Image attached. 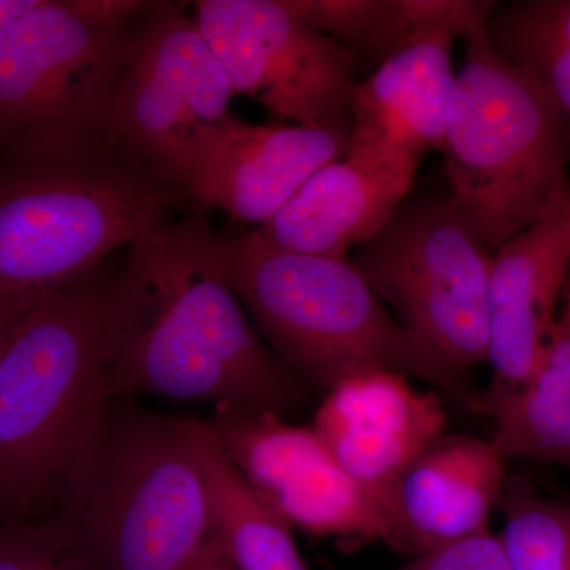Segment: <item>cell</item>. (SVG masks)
<instances>
[{
  "label": "cell",
  "instance_id": "obj_25",
  "mask_svg": "<svg viewBox=\"0 0 570 570\" xmlns=\"http://www.w3.org/2000/svg\"><path fill=\"white\" fill-rule=\"evenodd\" d=\"M75 18L105 31L134 28L145 20L157 2L148 0H63Z\"/></svg>",
  "mask_w": 570,
  "mask_h": 570
},
{
  "label": "cell",
  "instance_id": "obj_14",
  "mask_svg": "<svg viewBox=\"0 0 570 570\" xmlns=\"http://www.w3.org/2000/svg\"><path fill=\"white\" fill-rule=\"evenodd\" d=\"M351 135L352 122L309 129L232 115L198 156L186 197L261 227L311 176L347 156Z\"/></svg>",
  "mask_w": 570,
  "mask_h": 570
},
{
  "label": "cell",
  "instance_id": "obj_1",
  "mask_svg": "<svg viewBox=\"0 0 570 570\" xmlns=\"http://www.w3.org/2000/svg\"><path fill=\"white\" fill-rule=\"evenodd\" d=\"M204 216L164 219L130 243L107 296L108 400L156 395L291 414L307 400L250 326Z\"/></svg>",
  "mask_w": 570,
  "mask_h": 570
},
{
  "label": "cell",
  "instance_id": "obj_6",
  "mask_svg": "<svg viewBox=\"0 0 570 570\" xmlns=\"http://www.w3.org/2000/svg\"><path fill=\"white\" fill-rule=\"evenodd\" d=\"M453 85L442 154L450 197L497 254L569 183L570 134L530 75L487 36H466Z\"/></svg>",
  "mask_w": 570,
  "mask_h": 570
},
{
  "label": "cell",
  "instance_id": "obj_24",
  "mask_svg": "<svg viewBox=\"0 0 570 570\" xmlns=\"http://www.w3.org/2000/svg\"><path fill=\"white\" fill-rule=\"evenodd\" d=\"M414 570H510L499 535L490 530L423 553Z\"/></svg>",
  "mask_w": 570,
  "mask_h": 570
},
{
  "label": "cell",
  "instance_id": "obj_28",
  "mask_svg": "<svg viewBox=\"0 0 570 570\" xmlns=\"http://www.w3.org/2000/svg\"><path fill=\"white\" fill-rule=\"evenodd\" d=\"M17 325L11 324L9 318H6L0 314V351L6 347L7 341L10 340L11 333H13L14 326Z\"/></svg>",
  "mask_w": 570,
  "mask_h": 570
},
{
  "label": "cell",
  "instance_id": "obj_11",
  "mask_svg": "<svg viewBox=\"0 0 570 570\" xmlns=\"http://www.w3.org/2000/svg\"><path fill=\"white\" fill-rule=\"evenodd\" d=\"M214 409L209 422L225 455L292 528L393 547L387 504L344 471L313 426L258 409Z\"/></svg>",
  "mask_w": 570,
  "mask_h": 570
},
{
  "label": "cell",
  "instance_id": "obj_5",
  "mask_svg": "<svg viewBox=\"0 0 570 570\" xmlns=\"http://www.w3.org/2000/svg\"><path fill=\"white\" fill-rule=\"evenodd\" d=\"M105 266L41 298L0 351V482L26 512L50 498L107 403Z\"/></svg>",
  "mask_w": 570,
  "mask_h": 570
},
{
  "label": "cell",
  "instance_id": "obj_21",
  "mask_svg": "<svg viewBox=\"0 0 570 570\" xmlns=\"http://www.w3.org/2000/svg\"><path fill=\"white\" fill-rule=\"evenodd\" d=\"M295 20L379 63L445 20L441 0H279Z\"/></svg>",
  "mask_w": 570,
  "mask_h": 570
},
{
  "label": "cell",
  "instance_id": "obj_10",
  "mask_svg": "<svg viewBox=\"0 0 570 570\" xmlns=\"http://www.w3.org/2000/svg\"><path fill=\"white\" fill-rule=\"evenodd\" d=\"M193 10L235 96L309 129L352 122L358 55L346 45L302 24L279 0H198Z\"/></svg>",
  "mask_w": 570,
  "mask_h": 570
},
{
  "label": "cell",
  "instance_id": "obj_20",
  "mask_svg": "<svg viewBox=\"0 0 570 570\" xmlns=\"http://www.w3.org/2000/svg\"><path fill=\"white\" fill-rule=\"evenodd\" d=\"M485 31L549 96L570 134V0L497 2Z\"/></svg>",
  "mask_w": 570,
  "mask_h": 570
},
{
  "label": "cell",
  "instance_id": "obj_12",
  "mask_svg": "<svg viewBox=\"0 0 570 570\" xmlns=\"http://www.w3.org/2000/svg\"><path fill=\"white\" fill-rule=\"evenodd\" d=\"M570 268V181L493 255L489 281V404L520 389L538 366Z\"/></svg>",
  "mask_w": 570,
  "mask_h": 570
},
{
  "label": "cell",
  "instance_id": "obj_27",
  "mask_svg": "<svg viewBox=\"0 0 570 570\" xmlns=\"http://www.w3.org/2000/svg\"><path fill=\"white\" fill-rule=\"evenodd\" d=\"M189 570H236L235 566L232 564L230 558L225 553L223 543L213 535L209 540L208 546L202 551L200 557L194 562L193 568Z\"/></svg>",
  "mask_w": 570,
  "mask_h": 570
},
{
  "label": "cell",
  "instance_id": "obj_22",
  "mask_svg": "<svg viewBox=\"0 0 570 570\" xmlns=\"http://www.w3.org/2000/svg\"><path fill=\"white\" fill-rule=\"evenodd\" d=\"M499 540L510 570H570V502L515 489L502 494Z\"/></svg>",
  "mask_w": 570,
  "mask_h": 570
},
{
  "label": "cell",
  "instance_id": "obj_15",
  "mask_svg": "<svg viewBox=\"0 0 570 570\" xmlns=\"http://www.w3.org/2000/svg\"><path fill=\"white\" fill-rule=\"evenodd\" d=\"M459 33L430 29L409 39L365 82L352 102L346 159L365 165L420 160L441 151L455 71Z\"/></svg>",
  "mask_w": 570,
  "mask_h": 570
},
{
  "label": "cell",
  "instance_id": "obj_7",
  "mask_svg": "<svg viewBox=\"0 0 570 570\" xmlns=\"http://www.w3.org/2000/svg\"><path fill=\"white\" fill-rule=\"evenodd\" d=\"M491 261L444 195L407 197L351 262L404 330L471 376L487 362Z\"/></svg>",
  "mask_w": 570,
  "mask_h": 570
},
{
  "label": "cell",
  "instance_id": "obj_13",
  "mask_svg": "<svg viewBox=\"0 0 570 570\" xmlns=\"http://www.w3.org/2000/svg\"><path fill=\"white\" fill-rule=\"evenodd\" d=\"M444 401L404 374H358L325 393L313 430L344 471L389 508L401 475L448 434Z\"/></svg>",
  "mask_w": 570,
  "mask_h": 570
},
{
  "label": "cell",
  "instance_id": "obj_19",
  "mask_svg": "<svg viewBox=\"0 0 570 570\" xmlns=\"http://www.w3.org/2000/svg\"><path fill=\"white\" fill-rule=\"evenodd\" d=\"M491 441L508 459L539 461L570 471V325L558 317L534 373L489 404Z\"/></svg>",
  "mask_w": 570,
  "mask_h": 570
},
{
  "label": "cell",
  "instance_id": "obj_16",
  "mask_svg": "<svg viewBox=\"0 0 570 570\" xmlns=\"http://www.w3.org/2000/svg\"><path fill=\"white\" fill-rule=\"evenodd\" d=\"M491 439L445 434L401 475L389 499L393 549L426 553L489 530L505 489Z\"/></svg>",
  "mask_w": 570,
  "mask_h": 570
},
{
  "label": "cell",
  "instance_id": "obj_3",
  "mask_svg": "<svg viewBox=\"0 0 570 570\" xmlns=\"http://www.w3.org/2000/svg\"><path fill=\"white\" fill-rule=\"evenodd\" d=\"M225 276L258 333L307 387L328 392L358 374L419 379L482 414V392L393 317L352 262L291 253L257 230L217 236Z\"/></svg>",
  "mask_w": 570,
  "mask_h": 570
},
{
  "label": "cell",
  "instance_id": "obj_4",
  "mask_svg": "<svg viewBox=\"0 0 570 570\" xmlns=\"http://www.w3.org/2000/svg\"><path fill=\"white\" fill-rule=\"evenodd\" d=\"M50 498L99 570H189L214 535L189 417L104 404Z\"/></svg>",
  "mask_w": 570,
  "mask_h": 570
},
{
  "label": "cell",
  "instance_id": "obj_30",
  "mask_svg": "<svg viewBox=\"0 0 570 570\" xmlns=\"http://www.w3.org/2000/svg\"><path fill=\"white\" fill-rule=\"evenodd\" d=\"M0 505H6V493H3L2 482H0Z\"/></svg>",
  "mask_w": 570,
  "mask_h": 570
},
{
  "label": "cell",
  "instance_id": "obj_8",
  "mask_svg": "<svg viewBox=\"0 0 570 570\" xmlns=\"http://www.w3.org/2000/svg\"><path fill=\"white\" fill-rule=\"evenodd\" d=\"M234 86L179 3L157 2L135 29L105 137L186 197L194 165L230 118Z\"/></svg>",
  "mask_w": 570,
  "mask_h": 570
},
{
  "label": "cell",
  "instance_id": "obj_9",
  "mask_svg": "<svg viewBox=\"0 0 570 570\" xmlns=\"http://www.w3.org/2000/svg\"><path fill=\"white\" fill-rule=\"evenodd\" d=\"M137 26L91 28L40 0L0 43V151L105 135Z\"/></svg>",
  "mask_w": 570,
  "mask_h": 570
},
{
  "label": "cell",
  "instance_id": "obj_29",
  "mask_svg": "<svg viewBox=\"0 0 570 570\" xmlns=\"http://www.w3.org/2000/svg\"><path fill=\"white\" fill-rule=\"evenodd\" d=\"M560 318L562 321L568 322L570 325V268H569V276H568V283H566L564 288V307H562V313Z\"/></svg>",
  "mask_w": 570,
  "mask_h": 570
},
{
  "label": "cell",
  "instance_id": "obj_23",
  "mask_svg": "<svg viewBox=\"0 0 570 570\" xmlns=\"http://www.w3.org/2000/svg\"><path fill=\"white\" fill-rule=\"evenodd\" d=\"M0 570H99L88 550L58 521L0 527Z\"/></svg>",
  "mask_w": 570,
  "mask_h": 570
},
{
  "label": "cell",
  "instance_id": "obj_26",
  "mask_svg": "<svg viewBox=\"0 0 570 570\" xmlns=\"http://www.w3.org/2000/svg\"><path fill=\"white\" fill-rule=\"evenodd\" d=\"M40 0H0V43Z\"/></svg>",
  "mask_w": 570,
  "mask_h": 570
},
{
  "label": "cell",
  "instance_id": "obj_2",
  "mask_svg": "<svg viewBox=\"0 0 570 570\" xmlns=\"http://www.w3.org/2000/svg\"><path fill=\"white\" fill-rule=\"evenodd\" d=\"M183 198L107 137L0 151V314L102 268Z\"/></svg>",
  "mask_w": 570,
  "mask_h": 570
},
{
  "label": "cell",
  "instance_id": "obj_18",
  "mask_svg": "<svg viewBox=\"0 0 570 570\" xmlns=\"http://www.w3.org/2000/svg\"><path fill=\"white\" fill-rule=\"evenodd\" d=\"M208 491L214 534L236 570H307L294 528L249 485L225 455L209 420L189 417Z\"/></svg>",
  "mask_w": 570,
  "mask_h": 570
},
{
  "label": "cell",
  "instance_id": "obj_17",
  "mask_svg": "<svg viewBox=\"0 0 570 570\" xmlns=\"http://www.w3.org/2000/svg\"><path fill=\"white\" fill-rule=\"evenodd\" d=\"M420 160L365 165L346 157L322 167L264 225L269 245L291 253L346 261L365 245L406 200Z\"/></svg>",
  "mask_w": 570,
  "mask_h": 570
}]
</instances>
